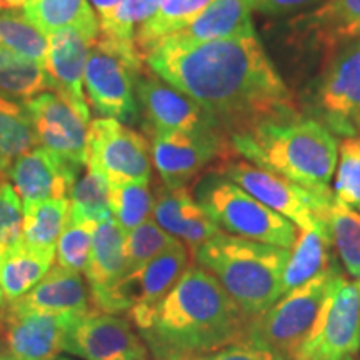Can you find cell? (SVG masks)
Instances as JSON below:
<instances>
[{
    "mask_svg": "<svg viewBox=\"0 0 360 360\" xmlns=\"http://www.w3.org/2000/svg\"><path fill=\"white\" fill-rule=\"evenodd\" d=\"M148 70L197 102L231 141L267 124L302 119V107L257 34L212 42L162 40L146 56Z\"/></svg>",
    "mask_w": 360,
    "mask_h": 360,
    "instance_id": "cell-1",
    "label": "cell"
},
{
    "mask_svg": "<svg viewBox=\"0 0 360 360\" xmlns=\"http://www.w3.org/2000/svg\"><path fill=\"white\" fill-rule=\"evenodd\" d=\"M154 360H192L244 339L249 319L199 265L188 269L154 309L127 315Z\"/></svg>",
    "mask_w": 360,
    "mask_h": 360,
    "instance_id": "cell-2",
    "label": "cell"
},
{
    "mask_svg": "<svg viewBox=\"0 0 360 360\" xmlns=\"http://www.w3.org/2000/svg\"><path fill=\"white\" fill-rule=\"evenodd\" d=\"M233 154L269 169L290 182L312 192L322 200H330L339 141L317 119H297L292 122L267 124L252 132L232 135Z\"/></svg>",
    "mask_w": 360,
    "mask_h": 360,
    "instance_id": "cell-3",
    "label": "cell"
},
{
    "mask_svg": "<svg viewBox=\"0 0 360 360\" xmlns=\"http://www.w3.org/2000/svg\"><path fill=\"white\" fill-rule=\"evenodd\" d=\"M289 249L220 232L192 254L193 264L212 276L247 319L281 299Z\"/></svg>",
    "mask_w": 360,
    "mask_h": 360,
    "instance_id": "cell-4",
    "label": "cell"
},
{
    "mask_svg": "<svg viewBox=\"0 0 360 360\" xmlns=\"http://www.w3.org/2000/svg\"><path fill=\"white\" fill-rule=\"evenodd\" d=\"M345 278L344 270L332 264L326 272L282 295L264 312L249 319L240 342L265 347L287 360L312 334L327 297Z\"/></svg>",
    "mask_w": 360,
    "mask_h": 360,
    "instance_id": "cell-5",
    "label": "cell"
},
{
    "mask_svg": "<svg viewBox=\"0 0 360 360\" xmlns=\"http://www.w3.org/2000/svg\"><path fill=\"white\" fill-rule=\"evenodd\" d=\"M192 193L222 232L282 249L294 247L299 229L225 175L209 169L195 180Z\"/></svg>",
    "mask_w": 360,
    "mask_h": 360,
    "instance_id": "cell-6",
    "label": "cell"
},
{
    "mask_svg": "<svg viewBox=\"0 0 360 360\" xmlns=\"http://www.w3.org/2000/svg\"><path fill=\"white\" fill-rule=\"evenodd\" d=\"M146 69L139 51L120 47L98 35L85 62V97L98 115L125 125L137 124L141 107L135 96V79Z\"/></svg>",
    "mask_w": 360,
    "mask_h": 360,
    "instance_id": "cell-7",
    "label": "cell"
},
{
    "mask_svg": "<svg viewBox=\"0 0 360 360\" xmlns=\"http://www.w3.org/2000/svg\"><path fill=\"white\" fill-rule=\"evenodd\" d=\"M309 109L334 135H360V39L322 58L309 92Z\"/></svg>",
    "mask_w": 360,
    "mask_h": 360,
    "instance_id": "cell-8",
    "label": "cell"
},
{
    "mask_svg": "<svg viewBox=\"0 0 360 360\" xmlns=\"http://www.w3.org/2000/svg\"><path fill=\"white\" fill-rule=\"evenodd\" d=\"M191 265V252L177 240L150 262L92 297V307L107 314L137 315L148 312L174 289Z\"/></svg>",
    "mask_w": 360,
    "mask_h": 360,
    "instance_id": "cell-9",
    "label": "cell"
},
{
    "mask_svg": "<svg viewBox=\"0 0 360 360\" xmlns=\"http://www.w3.org/2000/svg\"><path fill=\"white\" fill-rule=\"evenodd\" d=\"M249 192L270 210L290 220L297 229H310L322 222V214L330 200H322L312 192L290 182L272 170L259 167L238 155L219 160L210 167Z\"/></svg>",
    "mask_w": 360,
    "mask_h": 360,
    "instance_id": "cell-10",
    "label": "cell"
},
{
    "mask_svg": "<svg viewBox=\"0 0 360 360\" xmlns=\"http://www.w3.org/2000/svg\"><path fill=\"white\" fill-rule=\"evenodd\" d=\"M87 165L101 172L110 186L150 182V142L129 125L101 117L89 124Z\"/></svg>",
    "mask_w": 360,
    "mask_h": 360,
    "instance_id": "cell-11",
    "label": "cell"
},
{
    "mask_svg": "<svg viewBox=\"0 0 360 360\" xmlns=\"http://www.w3.org/2000/svg\"><path fill=\"white\" fill-rule=\"evenodd\" d=\"M360 352V281L347 277L332 290L312 334L294 360H349Z\"/></svg>",
    "mask_w": 360,
    "mask_h": 360,
    "instance_id": "cell-12",
    "label": "cell"
},
{
    "mask_svg": "<svg viewBox=\"0 0 360 360\" xmlns=\"http://www.w3.org/2000/svg\"><path fill=\"white\" fill-rule=\"evenodd\" d=\"M152 165L169 188H191L215 160L233 154L231 141L215 132H164L150 135Z\"/></svg>",
    "mask_w": 360,
    "mask_h": 360,
    "instance_id": "cell-13",
    "label": "cell"
},
{
    "mask_svg": "<svg viewBox=\"0 0 360 360\" xmlns=\"http://www.w3.org/2000/svg\"><path fill=\"white\" fill-rule=\"evenodd\" d=\"M62 352L80 360H150L146 342L127 315L97 309L70 322Z\"/></svg>",
    "mask_w": 360,
    "mask_h": 360,
    "instance_id": "cell-14",
    "label": "cell"
},
{
    "mask_svg": "<svg viewBox=\"0 0 360 360\" xmlns=\"http://www.w3.org/2000/svg\"><path fill=\"white\" fill-rule=\"evenodd\" d=\"M135 96L148 137L164 132H215L225 135L199 103L162 80L152 70L146 69L137 75Z\"/></svg>",
    "mask_w": 360,
    "mask_h": 360,
    "instance_id": "cell-15",
    "label": "cell"
},
{
    "mask_svg": "<svg viewBox=\"0 0 360 360\" xmlns=\"http://www.w3.org/2000/svg\"><path fill=\"white\" fill-rule=\"evenodd\" d=\"M25 107L32 119L40 147L82 172L87 165V134L90 120L52 90H45Z\"/></svg>",
    "mask_w": 360,
    "mask_h": 360,
    "instance_id": "cell-16",
    "label": "cell"
},
{
    "mask_svg": "<svg viewBox=\"0 0 360 360\" xmlns=\"http://www.w3.org/2000/svg\"><path fill=\"white\" fill-rule=\"evenodd\" d=\"M75 317L79 315L15 312L2 304L0 349L13 360H57L67 327Z\"/></svg>",
    "mask_w": 360,
    "mask_h": 360,
    "instance_id": "cell-17",
    "label": "cell"
},
{
    "mask_svg": "<svg viewBox=\"0 0 360 360\" xmlns=\"http://www.w3.org/2000/svg\"><path fill=\"white\" fill-rule=\"evenodd\" d=\"M289 42L327 57L344 44L360 39V0H323L287 22Z\"/></svg>",
    "mask_w": 360,
    "mask_h": 360,
    "instance_id": "cell-18",
    "label": "cell"
},
{
    "mask_svg": "<svg viewBox=\"0 0 360 360\" xmlns=\"http://www.w3.org/2000/svg\"><path fill=\"white\" fill-rule=\"evenodd\" d=\"M98 34L101 30L80 27H65L51 34L44 65L52 92L69 102L87 120H90V112L84 90V70Z\"/></svg>",
    "mask_w": 360,
    "mask_h": 360,
    "instance_id": "cell-19",
    "label": "cell"
},
{
    "mask_svg": "<svg viewBox=\"0 0 360 360\" xmlns=\"http://www.w3.org/2000/svg\"><path fill=\"white\" fill-rule=\"evenodd\" d=\"M79 170L44 147H35L19 157L8 169L7 179L22 204L52 199H69Z\"/></svg>",
    "mask_w": 360,
    "mask_h": 360,
    "instance_id": "cell-20",
    "label": "cell"
},
{
    "mask_svg": "<svg viewBox=\"0 0 360 360\" xmlns=\"http://www.w3.org/2000/svg\"><path fill=\"white\" fill-rule=\"evenodd\" d=\"M155 204L152 219L159 227L182 242L192 254L209 238L222 231L193 197L192 188H169L159 184L154 188Z\"/></svg>",
    "mask_w": 360,
    "mask_h": 360,
    "instance_id": "cell-21",
    "label": "cell"
},
{
    "mask_svg": "<svg viewBox=\"0 0 360 360\" xmlns=\"http://www.w3.org/2000/svg\"><path fill=\"white\" fill-rule=\"evenodd\" d=\"M4 304L15 312L82 315L94 309L87 281L79 272L57 264L25 295Z\"/></svg>",
    "mask_w": 360,
    "mask_h": 360,
    "instance_id": "cell-22",
    "label": "cell"
},
{
    "mask_svg": "<svg viewBox=\"0 0 360 360\" xmlns=\"http://www.w3.org/2000/svg\"><path fill=\"white\" fill-rule=\"evenodd\" d=\"M252 12L250 0H214L191 24L162 40L199 44L255 32Z\"/></svg>",
    "mask_w": 360,
    "mask_h": 360,
    "instance_id": "cell-23",
    "label": "cell"
},
{
    "mask_svg": "<svg viewBox=\"0 0 360 360\" xmlns=\"http://www.w3.org/2000/svg\"><path fill=\"white\" fill-rule=\"evenodd\" d=\"M332 247L330 233L323 219L314 227L299 229L282 274L281 297L326 272L332 265Z\"/></svg>",
    "mask_w": 360,
    "mask_h": 360,
    "instance_id": "cell-24",
    "label": "cell"
},
{
    "mask_svg": "<svg viewBox=\"0 0 360 360\" xmlns=\"http://www.w3.org/2000/svg\"><path fill=\"white\" fill-rule=\"evenodd\" d=\"M125 233L114 217L96 225L84 270L90 295L110 289L125 276Z\"/></svg>",
    "mask_w": 360,
    "mask_h": 360,
    "instance_id": "cell-25",
    "label": "cell"
},
{
    "mask_svg": "<svg viewBox=\"0 0 360 360\" xmlns=\"http://www.w3.org/2000/svg\"><path fill=\"white\" fill-rule=\"evenodd\" d=\"M56 260V250L30 249L19 244L0 257V292L4 302L20 299L42 281Z\"/></svg>",
    "mask_w": 360,
    "mask_h": 360,
    "instance_id": "cell-26",
    "label": "cell"
},
{
    "mask_svg": "<svg viewBox=\"0 0 360 360\" xmlns=\"http://www.w3.org/2000/svg\"><path fill=\"white\" fill-rule=\"evenodd\" d=\"M39 146L25 101L0 94V177L19 157Z\"/></svg>",
    "mask_w": 360,
    "mask_h": 360,
    "instance_id": "cell-27",
    "label": "cell"
},
{
    "mask_svg": "<svg viewBox=\"0 0 360 360\" xmlns=\"http://www.w3.org/2000/svg\"><path fill=\"white\" fill-rule=\"evenodd\" d=\"M214 0H160L152 19L139 27L135 32V47L141 53L143 62L146 56L162 39L191 24L197 15H200Z\"/></svg>",
    "mask_w": 360,
    "mask_h": 360,
    "instance_id": "cell-28",
    "label": "cell"
},
{
    "mask_svg": "<svg viewBox=\"0 0 360 360\" xmlns=\"http://www.w3.org/2000/svg\"><path fill=\"white\" fill-rule=\"evenodd\" d=\"M24 13L47 37L65 27L101 30L98 17L89 0H29Z\"/></svg>",
    "mask_w": 360,
    "mask_h": 360,
    "instance_id": "cell-29",
    "label": "cell"
},
{
    "mask_svg": "<svg viewBox=\"0 0 360 360\" xmlns=\"http://www.w3.org/2000/svg\"><path fill=\"white\" fill-rule=\"evenodd\" d=\"M22 244L37 250H56L57 240L69 220V199L22 204Z\"/></svg>",
    "mask_w": 360,
    "mask_h": 360,
    "instance_id": "cell-30",
    "label": "cell"
},
{
    "mask_svg": "<svg viewBox=\"0 0 360 360\" xmlns=\"http://www.w3.org/2000/svg\"><path fill=\"white\" fill-rule=\"evenodd\" d=\"M322 219L342 267L350 277L360 281V212L334 197L323 210Z\"/></svg>",
    "mask_w": 360,
    "mask_h": 360,
    "instance_id": "cell-31",
    "label": "cell"
},
{
    "mask_svg": "<svg viewBox=\"0 0 360 360\" xmlns=\"http://www.w3.org/2000/svg\"><path fill=\"white\" fill-rule=\"evenodd\" d=\"M69 219L89 224H101L112 217L110 184L96 169L85 165L82 175L75 180L69 195Z\"/></svg>",
    "mask_w": 360,
    "mask_h": 360,
    "instance_id": "cell-32",
    "label": "cell"
},
{
    "mask_svg": "<svg viewBox=\"0 0 360 360\" xmlns=\"http://www.w3.org/2000/svg\"><path fill=\"white\" fill-rule=\"evenodd\" d=\"M45 90L51 84L42 67L0 45V94L29 101Z\"/></svg>",
    "mask_w": 360,
    "mask_h": 360,
    "instance_id": "cell-33",
    "label": "cell"
},
{
    "mask_svg": "<svg viewBox=\"0 0 360 360\" xmlns=\"http://www.w3.org/2000/svg\"><path fill=\"white\" fill-rule=\"evenodd\" d=\"M0 45L29 58L44 69L49 37L27 19L24 11H0Z\"/></svg>",
    "mask_w": 360,
    "mask_h": 360,
    "instance_id": "cell-34",
    "label": "cell"
},
{
    "mask_svg": "<svg viewBox=\"0 0 360 360\" xmlns=\"http://www.w3.org/2000/svg\"><path fill=\"white\" fill-rule=\"evenodd\" d=\"M155 204L154 188L150 182H124L110 186L112 217L124 232L152 219Z\"/></svg>",
    "mask_w": 360,
    "mask_h": 360,
    "instance_id": "cell-35",
    "label": "cell"
},
{
    "mask_svg": "<svg viewBox=\"0 0 360 360\" xmlns=\"http://www.w3.org/2000/svg\"><path fill=\"white\" fill-rule=\"evenodd\" d=\"M160 0H122L114 15L107 22L98 24L101 37L125 49H135V32L139 27L154 17Z\"/></svg>",
    "mask_w": 360,
    "mask_h": 360,
    "instance_id": "cell-36",
    "label": "cell"
},
{
    "mask_svg": "<svg viewBox=\"0 0 360 360\" xmlns=\"http://www.w3.org/2000/svg\"><path fill=\"white\" fill-rule=\"evenodd\" d=\"M175 242L177 238L159 227L154 219L125 233V276L150 262Z\"/></svg>",
    "mask_w": 360,
    "mask_h": 360,
    "instance_id": "cell-37",
    "label": "cell"
},
{
    "mask_svg": "<svg viewBox=\"0 0 360 360\" xmlns=\"http://www.w3.org/2000/svg\"><path fill=\"white\" fill-rule=\"evenodd\" d=\"M332 193L342 204L360 212V135L339 142V157Z\"/></svg>",
    "mask_w": 360,
    "mask_h": 360,
    "instance_id": "cell-38",
    "label": "cell"
},
{
    "mask_svg": "<svg viewBox=\"0 0 360 360\" xmlns=\"http://www.w3.org/2000/svg\"><path fill=\"white\" fill-rule=\"evenodd\" d=\"M96 225L82 220H67L56 245L57 265L82 274L87 265Z\"/></svg>",
    "mask_w": 360,
    "mask_h": 360,
    "instance_id": "cell-39",
    "label": "cell"
},
{
    "mask_svg": "<svg viewBox=\"0 0 360 360\" xmlns=\"http://www.w3.org/2000/svg\"><path fill=\"white\" fill-rule=\"evenodd\" d=\"M24 209L8 179L0 177V247L4 250L22 244Z\"/></svg>",
    "mask_w": 360,
    "mask_h": 360,
    "instance_id": "cell-40",
    "label": "cell"
},
{
    "mask_svg": "<svg viewBox=\"0 0 360 360\" xmlns=\"http://www.w3.org/2000/svg\"><path fill=\"white\" fill-rule=\"evenodd\" d=\"M192 360H287L272 350L259 347V345L247 344V342H236V344L227 345L215 352L200 355Z\"/></svg>",
    "mask_w": 360,
    "mask_h": 360,
    "instance_id": "cell-41",
    "label": "cell"
},
{
    "mask_svg": "<svg viewBox=\"0 0 360 360\" xmlns=\"http://www.w3.org/2000/svg\"><path fill=\"white\" fill-rule=\"evenodd\" d=\"M322 2L323 0H250L252 11L269 17L297 15Z\"/></svg>",
    "mask_w": 360,
    "mask_h": 360,
    "instance_id": "cell-42",
    "label": "cell"
},
{
    "mask_svg": "<svg viewBox=\"0 0 360 360\" xmlns=\"http://www.w3.org/2000/svg\"><path fill=\"white\" fill-rule=\"evenodd\" d=\"M90 2H92L94 11H96L98 17V24H102V22H107L114 15V12L122 0H90Z\"/></svg>",
    "mask_w": 360,
    "mask_h": 360,
    "instance_id": "cell-43",
    "label": "cell"
},
{
    "mask_svg": "<svg viewBox=\"0 0 360 360\" xmlns=\"http://www.w3.org/2000/svg\"><path fill=\"white\" fill-rule=\"evenodd\" d=\"M29 0H0V11H11V8L24 7Z\"/></svg>",
    "mask_w": 360,
    "mask_h": 360,
    "instance_id": "cell-44",
    "label": "cell"
},
{
    "mask_svg": "<svg viewBox=\"0 0 360 360\" xmlns=\"http://www.w3.org/2000/svg\"><path fill=\"white\" fill-rule=\"evenodd\" d=\"M0 360H13V359L11 357V355H7L6 352H4L2 349H0Z\"/></svg>",
    "mask_w": 360,
    "mask_h": 360,
    "instance_id": "cell-45",
    "label": "cell"
},
{
    "mask_svg": "<svg viewBox=\"0 0 360 360\" xmlns=\"http://www.w3.org/2000/svg\"><path fill=\"white\" fill-rule=\"evenodd\" d=\"M57 360H75L74 357H65V355H60Z\"/></svg>",
    "mask_w": 360,
    "mask_h": 360,
    "instance_id": "cell-46",
    "label": "cell"
},
{
    "mask_svg": "<svg viewBox=\"0 0 360 360\" xmlns=\"http://www.w3.org/2000/svg\"><path fill=\"white\" fill-rule=\"evenodd\" d=\"M4 304V297H2V292H0V305Z\"/></svg>",
    "mask_w": 360,
    "mask_h": 360,
    "instance_id": "cell-47",
    "label": "cell"
},
{
    "mask_svg": "<svg viewBox=\"0 0 360 360\" xmlns=\"http://www.w3.org/2000/svg\"><path fill=\"white\" fill-rule=\"evenodd\" d=\"M4 252H6V250H4L2 247H0V257H2V255H4Z\"/></svg>",
    "mask_w": 360,
    "mask_h": 360,
    "instance_id": "cell-48",
    "label": "cell"
},
{
    "mask_svg": "<svg viewBox=\"0 0 360 360\" xmlns=\"http://www.w3.org/2000/svg\"><path fill=\"white\" fill-rule=\"evenodd\" d=\"M349 360H355V359H349Z\"/></svg>",
    "mask_w": 360,
    "mask_h": 360,
    "instance_id": "cell-49",
    "label": "cell"
}]
</instances>
